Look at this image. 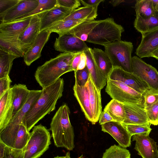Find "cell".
I'll use <instances>...</instances> for the list:
<instances>
[{"label": "cell", "mask_w": 158, "mask_h": 158, "mask_svg": "<svg viewBox=\"0 0 158 158\" xmlns=\"http://www.w3.org/2000/svg\"><path fill=\"white\" fill-rule=\"evenodd\" d=\"M20 0H0V18H2L10 9Z\"/></svg>", "instance_id": "43"}, {"label": "cell", "mask_w": 158, "mask_h": 158, "mask_svg": "<svg viewBox=\"0 0 158 158\" xmlns=\"http://www.w3.org/2000/svg\"><path fill=\"white\" fill-rule=\"evenodd\" d=\"M86 56L84 52H83L81 53V59L80 63L78 66L77 70H81L84 69L86 67Z\"/></svg>", "instance_id": "49"}, {"label": "cell", "mask_w": 158, "mask_h": 158, "mask_svg": "<svg viewBox=\"0 0 158 158\" xmlns=\"http://www.w3.org/2000/svg\"><path fill=\"white\" fill-rule=\"evenodd\" d=\"M101 126L102 131L110 135L120 146L126 148L131 146L132 136L123 123L113 121L102 124Z\"/></svg>", "instance_id": "13"}, {"label": "cell", "mask_w": 158, "mask_h": 158, "mask_svg": "<svg viewBox=\"0 0 158 158\" xmlns=\"http://www.w3.org/2000/svg\"><path fill=\"white\" fill-rule=\"evenodd\" d=\"M104 110L110 114L114 121L123 123L125 118V111L123 104L114 99L106 105Z\"/></svg>", "instance_id": "32"}, {"label": "cell", "mask_w": 158, "mask_h": 158, "mask_svg": "<svg viewBox=\"0 0 158 158\" xmlns=\"http://www.w3.org/2000/svg\"><path fill=\"white\" fill-rule=\"evenodd\" d=\"M73 10L57 5L50 10L39 15L41 18L40 32L48 29L56 23L64 19Z\"/></svg>", "instance_id": "15"}, {"label": "cell", "mask_w": 158, "mask_h": 158, "mask_svg": "<svg viewBox=\"0 0 158 158\" xmlns=\"http://www.w3.org/2000/svg\"><path fill=\"white\" fill-rule=\"evenodd\" d=\"M86 85L88 91L90 105L93 115V124H95L99 120L100 115L102 112L101 90L96 86L90 75Z\"/></svg>", "instance_id": "20"}, {"label": "cell", "mask_w": 158, "mask_h": 158, "mask_svg": "<svg viewBox=\"0 0 158 158\" xmlns=\"http://www.w3.org/2000/svg\"><path fill=\"white\" fill-rule=\"evenodd\" d=\"M135 8L136 17L143 19L149 18L155 14L156 11L152 0H136Z\"/></svg>", "instance_id": "33"}, {"label": "cell", "mask_w": 158, "mask_h": 158, "mask_svg": "<svg viewBox=\"0 0 158 158\" xmlns=\"http://www.w3.org/2000/svg\"><path fill=\"white\" fill-rule=\"evenodd\" d=\"M124 31L123 27L116 23L113 18L100 20L89 34L86 42L104 46L121 40L122 34Z\"/></svg>", "instance_id": "5"}, {"label": "cell", "mask_w": 158, "mask_h": 158, "mask_svg": "<svg viewBox=\"0 0 158 158\" xmlns=\"http://www.w3.org/2000/svg\"><path fill=\"white\" fill-rule=\"evenodd\" d=\"M132 137L135 142L134 149L142 158H158V146L149 134H136Z\"/></svg>", "instance_id": "12"}, {"label": "cell", "mask_w": 158, "mask_h": 158, "mask_svg": "<svg viewBox=\"0 0 158 158\" xmlns=\"http://www.w3.org/2000/svg\"><path fill=\"white\" fill-rule=\"evenodd\" d=\"M132 73L144 81L150 88L158 91V72L156 69L137 56L132 57Z\"/></svg>", "instance_id": "9"}, {"label": "cell", "mask_w": 158, "mask_h": 158, "mask_svg": "<svg viewBox=\"0 0 158 158\" xmlns=\"http://www.w3.org/2000/svg\"><path fill=\"white\" fill-rule=\"evenodd\" d=\"M134 27L141 34L148 32L158 28V11L149 18L143 19L136 17L134 22Z\"/></svg>", "instance_id": "30"}, {"label": "cell", "mask_w": 158, "mask_h": 158, "mask_svg": "<svg viewBox=\"0 0 158 158\" xmlns=\"http://www.w3.org/2000/svg\"><path fill=\"white\" fill-rule=\"evenodd\" d=\"M11 87L13 101V117L27 101L30 90L23 84H15Z\"/></svg>", "instance_id": "26"}, {"label": "cell", "mask_w": 158, "mask_h": 158, "mask_svg": "<svg viewBox=\"0 0 158 158\" xmlns=\"http://www.w3.org/2000/svg\"><path fill=\"white\" fill-rule=\"evenodd\" d=\"M156 10L158 11V5L155 8Z\"/></svg>", "instance_id": "55"}, {"label": "cell", "mask_w": 158, "mask_h": 158, "mask_svg": "<svg viewBox=\"0 0 158 158\" xmlns=\"http://www.w3.org/2000/svg\"><path fill=\"white\" fill-rule=\"evenodd\" d=\"M148 120L151 124L158 125V101L145 110Z\"/></svg>", "instance_id": "41"}, {"label": "cell", "mask_w": 158, "mask_h": 158, "mask_svg": "<svg viewBox=\"0 0 158 158\" xmlns=\"http://www.w3.org/2000/svg\"><path fill=\"white\" fill-rule=\"evenodd\" d=\"M93 52L98 67L107 78L113 68L110 60L105 51L101 49L94 48Z\"/></svg>", "instance_id": "29"}, {"label": "cell", "mask_w": 158, "mask_h": 158, "mask_svg": "<svg viewBox=\"0 0 158 158\" xmlns=\"http://www.w3.org/2000/svg\"><path fill=\"white\" fill-rule=\"evenodd\" d=\"M141 34V40L135 53L140 58L150 57L151 53L158 49V28Z\"/></svg>", "instance_id": "16"}, {"label": "cell", "mask_w": 158, "mask_h": 158, "mask_svg": "<svg viewBox=\"0 0 158 158\" xmlns=\"http://www.w3.org/2000/svg\"><path fill=\"white\" fill-rule=\"evenodd\" d=\"M124 2L125 1L123 0H114L110 1L109 2L112 4L114 7H115Z\"/></svg>", "instance_id": "51"}, {"label": "cell", "mask_w": 158, "mask_h": 158, "mask_svg": "<svg viewBox=\"0 0 158 158\" xmlns=\"http://www.w3.org/2000/svg\"><path fill=\"white\" fill-rule=\"evenodd\" d=\"M151 57L155 58L156 59L158 60V49L151 53Z\"/></svg>", "instance_id": "53"}, {"label": "cell", "mask_w": 158, "mask_h": 158, "mask_svg": "<svg viewBox=\"0 0 158 158\" xmlns=\"http://www.w3.org/2000/svg\"><path fill=\"white\" fill-rule=\"evenodd\" d=\"M98 6H84L76 9L64 19H72L83 21L94 20L98 15Z\"/></svg>", "instance_id": "28"}, {"label": "cell", "mask_w": 158, "mask_h": 158, "mask_svg": "<svg viewBox=\"0 0 158 158\" xmlns=\"http://www.w3.org/2000/svg\"><path fill=\"white\" fill-rule=\"evenodd\" d=\"M13 101L11 87L0 98V131L8 125L13 117Z\"/></svg>", "instance_id": "21"}, {"label": "cell", "mask_w": 158, "mask_h": 158, "mask_svg": "<svg viewBox=\"0 0 158 158\" xmlns=\"http://www.w3.org/2000/svg\"><path fill=\"white\" fill-rule=\"evenodd\" d=\"M76 54L61 53L38 67L35 77L40 85L42 88L48 87L55 83L64 74L73 71L72 63Z\"/></svg>", "instance_id": "2"}, {"label": "cell", "mask_w": 158, "mask_h": 158, "mask_svg": "<svg viewBox=\"0 0 158 158\" xmlns=\"http://www.w3.org/2000/svg\"><path fill=\"white\" fill-rule=\"evenodd\" d=\"M64 85L63 79L60 78L52 84L42 88L40 96L22 122L28 131L46 115L55 109L58 100L63 95Z\"/></svg>", "instance_id": "1"}, {"label": "cell", "mask_w": 158, "mask_h": 158, "mask_svg": "<svg viewBox=\"0 0 158 158\" xmlns=\"http://www.w3.org/2000/svg\"><path fill=\"white\" fill-rule=\"evenodd\" d=\"M73 89L74 96L79 104L85 118L93 124V115L86 84L84 86H80L75 82Z\"/></svg>", "instance_id": "23"}, {"label": "cell", "mask_w": 158, "mask_h": 158, "mask_svg": "<svg viewBox=\"0 0 158 158\" xmlns=\"http://www.w3.org/2000/svg\"><path fill=\"white\" fill-rule=\"evenodd\" d=\"M6 145L0 141V158H3Z\"/></svg>", "instance_id": "50"}, {"label": "cell", "mask_w": 158, "mask_h": 158, "mask_svg": "<svg viewBox=\"0 0 158 158\" xmlns=\"http://www.w3.org/2000/svg\"><path fill=\"white\" fill-rule=\"evenodd\" d=\"M70 113L68 106H61L53 117L49 130L52 132L54 144L57 148H63L69 151L75 147L74 133L69 119Z\"/></svg>", "instance_id": "3"}, {"label": "cell", "mask_w": 158, "mask_h": 158, "mask_svg": "<svg viewBox=\"0 0 158 158\" xmlns=\"http://www.w3.org/2000/svg\"><path fill=\"white\" fill-rule=\"evenodd\" d=\"M3 158H24L23 149H15L6 146Z\"/></svg>", "instance_id": "42"}, {"label": "cell", "mask_w": 158, "mask_h": 158, "mask_svg": "<svg viewBox=\"0 0 158 158\" xmlns=\"http://www.w3.org/2000/svg\"><path fill=\"white\" fill-rule=\"evenodd\" d=\"M132 136L134 135L142 134H149L152 129L151 124H124Z\"/></svg>", "instance_id": "38"}, {"label": "cell", "mask_w": 158, "mask_h": 158, "mask_svg": "<svg viewBox=\"0 0 158 158\" xmlns=\"http://www.w3.org/2000/svg\"><path fill=\"white\" fill-rule=\"evenodd\" d=\"M37 1L39 3L38 5L33 11L14 20L23 19L34 15L40 14L52 9L57 5V0H37Z\"/></svg>", "instance_id": "37"}, {"label": "cell", "mask_w": 158, "mask_h": 158, "mask_svg": "<svg viewBox=\"0 0 158 158\" xmlns=\"http://www.w3.org/2000/svg\"><path fill=\"white\" fill-rule=\"evenodd\" d=\"M18 37L17 35L0 33V49L11 53L18 58L23 57L29 48L21 42Z\"/></svg>", "instance_id": "17"}, {"label": "cell", "mask_w": 158, "mask_h": 158, "mask_svg": "<svg viewBox=\"0 0 158 158\" xmlns=\"http://www.w3.org/2000/svg\"><path fill=\"white\" fill-rule=\"evenodd\" d=\"M84 6H98L101 2L104 1V0H80Z\"/></svg>", "instance_id": "47"}, {"label": "cell", "mask_w": 158, "mask_h": 158, "mask_svg": "<svg viewBox=\"0 0 158 158\" xmlns=\"http://www.w3.org/2000/svg\"><path fill=\"white\" fill-rule=\"evenodd\" d=\"M40 22L41 18L39 15L32 16L28 26L19 36L21 42L29 48L40 32Z\"/></svg>", "instance_id": "24"}, {"label": "cell", "mask_w": 158, "mask_h": 158, "mask_svg": "<svg viewBox=\"0 0 158 158\" xmlns=\"http://www.w3.org/2000/svg\"><path fill=\"white\" fill-rule=\"evenodd\" d=\"M90 76V74L86 66L83 69L74 72L75 82L79 85L84 86L86 85Z\"/></svg>", "instance_id": "40"}, {"label": "cell", "mask_w": 158, "mask_h": 158, "mask_svg": "<svg viewBox=\"0 0 158 158\" xmlns=\"http://www.w3.org/2000/svg\"><path fill=\"white\" fill-rule=\"evenodd\" d=\"M57 5L74 10L81 6L80 0H57Z\"/></svg>", "instance_id": "44"}, {"label": "cell", "mask_w": 158, "mask_h": 158, "mask_svg": "<svg viewBox=\"0 0 158 158\" xmlns=\"http://www.w3.org/2000/svg\"><path fill=\"white\" fill-rule=\"evenodd\" d=\"M12 82L9 75L0 78V98L10 88V85Z\"/></svg>", "instance_id": "45"}, {"label": "cell", "mask_w": 158, "mask_h": 158, "mask_svg": "<svg viewBox=\"0 0 158 158\" xmlns=\"http://www.w3.org/2000/svg\"><path fill=\"white\" fill-rule=\"evenodd\" d=\"M106 92L112 98L121 103H132L144 107L143 96L122 82L107 79Z\"/></svg>", "instance_id": "7"}, {"label": "cell", "mask_w": 158, "mask_h": 158, "mask_svg": "<svg viewBox=\"0 0 158 158\" xmlns=\"http://www.w3.org/2000/svg\"><path fill=\"white\" fill-rule=\"evenodd\" d=\"M84 52L86 57V66L93 81L97 87L101 90L106 85L107 78L99 69L95 62L93 49L88 47Z\"/></svg>", "instance_id": "22"}, {"label": "cell", "mask_w": 158, "mask_h": 158, "mask_svg": "<svg viewBox=\"0 0 158 158\" xmlns=\"http://www.w3.org/2000/svg\"><path fill=\"white\" fill-rule=\"evenodd\" d=\"M144 106L145 110L158 101V91L149 88L144 93Z\"/></svg>", "instance_id": "39"}, {"label": "cell", "mask_w": 158, "mask_h": 158, "mask_svg": "<svg viewBox=\"0 0 158 158\" xmlns=\"http://www.w3.org/2000/svg\"><path fill=\"white\" fill-rule=\"evenodd\" d=\"M51 32L48 29L40 32L30 48L24 55V61L30 66L41 56L42 49L48 40Z\"/></svg>", "instance_id": "19"}, {"label": "cell", "mask_w": 158, "mask_h": 158, "mask_svg": "<svg viewBox=\"0 0 158 158\" xmlns=\"http://www.w3.org/2000/svg\"><path fill=\"white\" fill-rule=\"evenodd\" d=\"M18 57L0 49V78L9 76L14 60Z\"/></svg>", "instance_id": "34"}, {"label": "cell", "mask_w": 158, "mask_h": 158, "mask_svg": "<svg viewBox=\"0 0 158 158\" xmlns=\"http://www.w3.org/2000/svg\"><path fill=\"white\" fill-rule=\"evenodd\" d=\"M99 121V124L101 125L105 123L114 121V120L107 111L104 110L100 115Z\"/></svg>", "instance_id": "46"}, {"label": "cell", "mask_w": 158, "mask_h": 158, "mask_svg": "<svg viewBox=\"0 0 158 158\" xmlns=\"http://www.w3.org/2000/svg\"><path fill=\"white\" fill-rule=\"evenodd\" d=\"M54 158H71L70 156V153L69 152H67L65 155L63 156H57ZM77 158H83V155H82Z\"/></svg>", "instance_id": "52"}, {"label": "cell", "mask_w": 158, "mask_h": 158, "mask_svg": "<svg viewBox=\"0 0 158 158\" xmlns=\"http://www.w3.org/2000/svg\"><path fill=\"white\" fill-rule=\"evenodd\" d=\"M153 6L155 9L156 7L158 5V0H152Z\"/></svg>", "instance_id": "54"}, {"label": "cell", "mask_w": 158, "mask_h": 158, "mask_svg": "<svg viewBox=\"0 0 158 158\" xmlns=\"http://www.w3.org/2000/svg\"><path fill=\"white\" fill-rule=\"evenodd\" d=\"M54 47L56 51L73 54L82 52L88 48L84 41L69 32L59 35Z\"/></svg>", "instance_id": "10"}, {"label": "cell", "mask_w": 158, "mask_h": 158, "mask_svg": "<svg viewBox=\"0 0 158 158\" xmlns=\"http://www.w3.org/2000/svg\"><path fill=\"white\" fill-rule=\"evenodd\" d=\"M125 113L124 124H143L150 123L144 107L136 104L122 103Z\"/></svg>", "instance_id": "18"}, {"label": "cell", "mask_w": 158, "mask_h": 158, "mask_svg": "<svg viewBox=\"0 0 158 158\" xmlns=\"http://www.w3.org/2000/svg\"><path fill=\"white\" fill-rule=\"evenodd\" d=\"M83 21L72 19H63L57 22L48 29L51 32H55L59 35L69 31Z\"/></svg>", "instance_id": "35"}, {"label": "cell", "mask_w": 158, "mask_h": 158, "mask_svg": "<svg viewBox=\"0 0 158 158\" xmlns=\"http://www.w3.org/2000/svg\"><path fill=\"white\" fill-rule=\"evenodd\" d=\"M39 4L37 0H20L0 18L1 23L11 21L33 11Z\"/></svg>", "instance_id": "14"}, {"label": "cell", "mask_w": 158, "mask_h": 158, "mask_svg": "<svg viewBox=\"0 0 158 158\" xmlns=\"http://www.w3.org/2000/svg\"><path fill=\"white\" fill-rule=\"evenodd\" d=\"M100 21L94 20L84 21L68 32L73 34L82 40L86 41L89 34Z\"/></svg>", "instance_id": "31"}, {"label": "cell", "mask_w": 158, "mask_h": 158, "mask_svg": "<svg viewBox=\"0 0 158 158\" xmlns=\"http://www.w3.org/2000/svg\"><path fill=\"white\" fill-rule=\"evenodd\" d=\"M30 136V132L22 124H9L0 131V141L6 146L23 149Z\"/></svg>", "instance_id": "8"}, {"label": "cell", "mask_w": 158, "mask_h": 158, "mask_svg": "<svg viewBox=\"0 0 158 158\" xmlns=\"http://www.w3.org/2000/svg\"><path fill=\"white\" fill-rule=\"evenodd\" d=\"M81 53L77 54L72 61L71 68L73 71L74 72L77 70L78 66L81 60Z\"/></svg>", "instance_id": "48"}, {"label": "cell", "mask_w": 158, "mask_h": 158, "mask_svg": "<svg viewBox=\"0 0 158 158\" xmlns=\"http://www.w3.org/2000/svg\"><path fill=\"white\" fill-rule=\"evenodd\" d=\"M102 158H131V154L126 148L114 144L106 150Z\"/></svg>", "instance_id": "36"}, {"label": "cell", "mask_w": 158, "mask_h": 158, "mask_svg": "<svg viewBox=\"0 0 158 158\" xmlns=\"http://www.w3.org/2000/svg\"><path fill=\"white\" fill-rule=\"evenodd\" d=\"M41 92L42 90H30L27 101L21 109L14 116L9 124H22L25 116L38 99Z\"/></svg>", "instance_id": "27"}, {"label": "cell", "mask_w": 158, "mask_h": 158, "mask_svg": "<svg viewBox=\"0 0 158 158\" xmlns=\"http://www.w3.org/2000/svg\"><path fill=\"white\" fill-rule=\"evenodd\" d=\"M51 136L49 130L41 124L35 126L23 149L24 158H39L49 148Z\"/></svg>", "instance_id": "6"}, {"label": "cell", "mask_w": 158, "mask_h": 158, "mask_svg": "<svg viewBox=\"0 0 158 158\" xmlns=\"http://www.w3.org/2000/svg\"><path fill=\"white\" fill-rule=\"evenodd\" d=\"M107 78L122 82L142 95L150 88L144 81L135 74L118 67H113Z\"/></svg>", "instance_id": "11"}, {"label": "cell", "mask_w": 158, "mask_h": 158, "mask_svg": "<svg viewBox=\"0 0 158 158\" xmlns=\"http://www.w3.org/2000/svg\"><path fill=\"white\" fill-rule=\"evenodd\" d=\"M32 16L0 24V33L12 35H20L29 25Z\"/></svg>", "instance_id": "25"}, {"label": "cell", "mask_w": 158, "mask_h": 158, "mask_svg": "<svg viewBox=\"0 0 158 158\" xmlns=\"http://www.w3.org/2000/svg\"><path fill=\"white\" fill-rule=\"evenodd\" d=\"M105 52L109 58L113 67L120 68L132 73L133 49L132 43L122 40L115 41L104 46Z\"/></svg>", "instance_id": "4"}]
</instances>
